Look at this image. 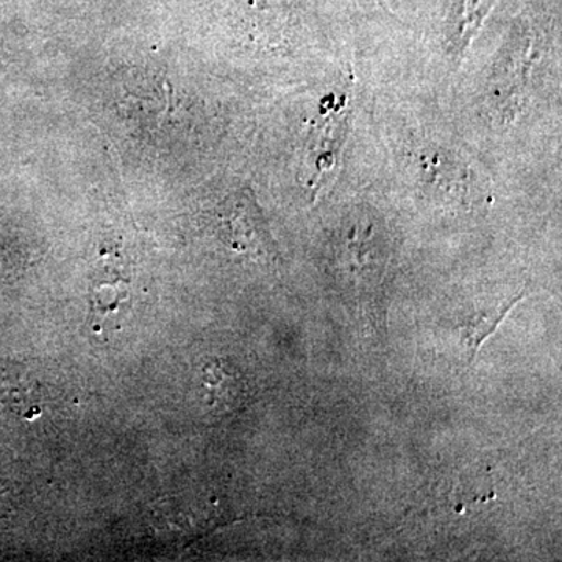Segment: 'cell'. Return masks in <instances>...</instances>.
<instances>
[{
  "instance_id": "1",
  "label": "cell",
  "mask_w": 562,
  "mask_h": 562,
  "mask_svg": "<svg viewBox=\"0 0 562 562\" xmlns=\"http://www.w3.org/2000/svg\"><path fill=\"white\" fill-rule=\"evenodd\" d=\"M222 239L239 254L276 258L277 249L268 222L251 190L228 195L217 210Z\"/></svg>"
},
{
  "instance_id": "2",
  "label": "cell",
  "mask_w": 562,
  "mask_h": 562,
  "mask_svg": "<svg viewBox=\"0 0 562 562\" xmlns=\"http://www.w3.org/2000/svg\"><path fill=\"white\" fill-rule=\"evenodd\" d=\"M347 124L346 99L333 105L330 111H322L306 138L303 154V176L306 187L321 190L338 165L339 154L346 143Z\"/></svg>"
},
{
  "instance_id": "3",
  "label": "cell",
  "mask_w": 562,
  "mask_h": 562,
  "mask_svg": "<svg viewBox=\"0 0 562 562\" xmlns=\"http://www.w3.org/2000/svg\"><path fill=\"white\" fill-rule=\"evenodd\" d=\"M498 0H453L450 11V43L458 57L464 54Z\"/></svg>"
},
{
  "instance_id": "4",
  "label": "cell",
  "mask_w": 562,
  "mask_h": 562,
  "mask_svg": "<svg viewBox=\"0 0 562 562\" xmlns=\"http://www.w3.org/2000/svg\"><path fill=\"white\" fill-rule=\"evenodd\" d=\"M522 299L524 292H520V295L514 297L512 302L505 303L501 308L476 314L471 321L462 325L461 341L465 351H468L469 364H472L473 360H475L476 355L482 350L484 341L494 335L495 330L501 327L502 322L505 321V317Z\"/></svg>"
},
{
  "instance_id": "5",
  "label": "cell",
  "mask_w": 562,
  "mask_h": 562,
  "mask_svg": "<svg viewBox=\"0 0 562 562\" xmlns=\"http://www.w3.org/2000/svg\"><path fill=\"white\" fill-rule=\"evenodd\" d=\"M131 301V283L122 277H111L95 281L92 286L91 305L94 310V316L103 317L117 313L120 305Z\"/></svg>"
},
{
  "instance_id": "6",
  "label": "cell",
  "mask_w": 562,
  "mask_h": 562,
  "mask_svg": "<svg viewBox=\"0 0 562 562\" xmlns=\"http://www.w3.org/2000/svg\"><path fill=\"white\" fill-rule=\"evenodd\" d=\"M372 2H375L376 5L382 7V9H384V10H387L386 3H384V0H372Z\"/></svg>"
}]
</instances>
